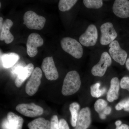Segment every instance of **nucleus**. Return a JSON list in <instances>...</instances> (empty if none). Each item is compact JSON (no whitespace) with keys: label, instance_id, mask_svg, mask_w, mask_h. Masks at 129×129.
Instances as JSON below:
<instances>
[{"label":"nucleus","instance_id":"nucleus-28","mask_svg":"<svg viewBox=\"0 0 129 129\" xmlns=\"http://www.w3.org/2000/svg\"><path fill=\"white\" fill-rule=\"evenodd\" d=\"M59 125L60 129H70L67 121L63 119H61L59 120Z\"/></svg>","mask_w":129,"mask_h":129},{"label":"nucleus","instance_id":"nucleus-10","mask_svg":"<svg viewBox=\"0 0 129 129\" xmlns=\"http://www.w3.org/2000/svg\"><path fill=\"white\" fill-rule=\"evenodd\" d=\"M41 68L48 80H55L58 78L59 74L52 57L45 58L42 63Z\"/></svg>","mask_w":129,"mask_h":129},{"label":"nucleus","instance_id":"nucleus-22","mask_svg":"<svg viewBox=\"0 0 129 129\" xmlns=\"http://www.w3.org/2000/svg\"><path fill=\"white\" fill-rule=\"evenodd\" d=\"M101 84L100 83H96L92 85L90 87L91 94L93 97L99 98L106 92V89L103 88L102 89H100Z\"/></svg>","mask_w":129,"mask_h":129},{"label":"nucleus","instance_id":"nucleus-12","mask_svg":"<svg viewBox=\"0 0 129 129\" xmlns=\"http://www.w3.org/2000/svg\"><path fill=\"white\" fill-rule=\"evenodd\" d=\"M113 11L115 15L120 18L129 17V1L115 0L113 5Z\"/></svg>","mask_w":129,"mask_h":129},{"label":"nucleus","instance_id":"nucleus-16","mask_svg":"<svg viewBox=\"0 0 129 129\" xmlns=\"http://www.w3.org/2000/svg\"><path fill=\"white\" fill-rule=\"evenodd\" d=\"M120 86V83L118 78L114 77L111 79L110 88L107 94V98L108 102H112L118 99Z\"/></svg>","mask_w":129,"mask_h":129},{"label":"nucleus","instance_id":"nucleus-14","mask_svg":"<svg viewBox=\"0 0 129 129\" xmlns=\"http://www.w3.org/2000/svg\"><path fill=\"white\" fill-rule=\"evenodd\" d=\"M13 22L10 19H6L4 22L2 27L0 28V40L5 41L7 44H10L13 41L14 36L10 32V29L13 25Z\"/></svg>","mask_w":129,"mask_h":129},{"label":"nucleus","instance_id":"nucleus-36","mask_svg":"<svg viewBox=\"0 0 129 129\" xmlns=\"http://www.w3.org/2000/svg\"><path fill=\"white\" fill-rule=\"evenodd\" d=\"M0 6H1L0 8L1 7V3H0Z\"/></svg>","mask_w":129,"mask_h":129},{"label":"nucleus","instance_id":"nucleus-34","mask_svg":"<svg viewBox=\"0 0 129 129\" xmlns=\"http://www.w3.org/2000/svg\"><path fill=\"white\" fill-rule=\"evenodd\" d=\"M125 65H126L127 69L129 71V57L126 60V62H125Z\"/></svg>","mask_w":129,"mask_h":129},{"label":"nucleus","instance_id":"nucleus-6","mask_svg":"<svg viewBox=\"0 0 129 129\" xmlns=\"http://www.w3.org/2000/svg\"><path fill=\"white\" fill-rule=\"evenodd\" d=\"M100 28L101 32L100 43L103 45L110 44L117 37V34L113 24L110 22L102 24Z\"/></svg>","mask_w":129,"mask_h":129},{"label":"nucleus","instance_id":"nucleus-24","mask_svg":"<svg viewBox=\"0 0 129 129\" xmlns=\"http://www.w3.org/2000/svg\"><path fill=\"white\" fill-rule=\"evenodd\" d=\"M107 103L105 100L102 99H98L94 104L95 111L99 114L102 113L107 107Z\"/></svg>","mask_w":129,"mask_h":129},{"label":"nucleus","instance_id":"nucleus-1","mask_svg":"<svg viewBox=\"0 0 129 129\" xmlns=\"http://www.w3.org/2000/svg\"><path fill=\"white\" fill-rule=\"evenodd\" d=\"M81 81L79 74L75 70L67 74L63 80L62 94L64 96H69L77 92L80 88Z\"/></svg>","mask_w":129,"mask_h":129},{"label":"nucleus","instance_id":"nucleus-15","mask_svg":"<svg viewBox=\"0 0 129 129\" xmlns=\"http://www.w3.org/2000/svg\"><path fill=\"white\" fill-rule=\"evenodd\" d=\"M34 66L32 63L27 64L21 69L15 81V85L18 88L21 87L23 83L30 76L34 70Z\"/></svg>","mask_w":129,"mask_h":129},{"label":"nucleus","instance_id":"nucleus-8","mask_svg":"<svg viewBox=\"0 0 129 129\" xmlns=\"http://www.w3.org/2000/svg\"><path fill=\"white\" fill-rule=\"evenodd\" d=\"M44 42V40L39 34L33 33L29 35L26 45L28 55L30 57L35 56L38 52L37 47L42 46Z\"/></svg>","mask_w":129,"mask_h":129},{"label":"nucleus","instance_id":"nucleus-26","mask_svg":"<svg viewBox=\"0 0 129 129\" xmlns=\"http://www.w3.org/2000/svg\"><path fill=\"white\" fill-rule=\"evenodd\" d=\"M50 129H60L59 121L57 115H53L51 118Z\"/></svg>","mask_w":129,"mask_h":129},{"label":"nucleus","instance_id":"nucleus-32","mask_svg":"<svg viewBox=\"0 0 129 129\" xmlns=\"http://www.w3.org/2000/svg\"><path fill=\"white\" fill-rule=\"evenodd\" d=\"M99 116L100 118L102 119H104L106 118V115L103 113H101L99 114Z\"/></svg>","mask_w":129,"mask_h":129},{"label":"nucleus","instance_id":"nucleus-29","mask_svg":"<svg viewBox=\"0 0 129 129\" xmlns=\"http://www.w3.org/2000/svg\"><path fill=\"white\" fill-rule=\"evenodd\" d=\"M2 129H11L10 124L7 119H5L2 122Z\"/></svg>","mask_w":129,"mask_h":129},{"label":"nucleus","instance_id":"nucleus-19","mask_svg":"<svg viewBox=\"0 0 129 129\" xmlns=\"http://www.w3.org/2000/svg\"><path fill=\"white\" fill-rule=\"evenodd\" d=\"M1 58L3 65L6 68L12 67L19 60V56L15 53H9L3 54Z\"/></svg>","mask_w":129,"mask_h":129},{"label":"nucleus","instance_id":"nucleus-17","mask_svg":"<svg viewBox=\"0 0 129 129\" xmlns=\"http://www.w3.org/2000/svg\"><path fill=\"white\" fill-rule=\"evenodd\" d=\"M7 119L11 129H22L24 120L21 116H18L12 112L8 113Z\"/></svg>","mask_w":129,"mask_h":129},{"label":"nucleus","instance_id":"nucleus-3","mask_svg":"<svg viewBox=\"0 0 129 129\" xmlns=\"http://www.w3.org/2000/svg\"><path fill=\"white\" fill-rule=\"evenodd\" d=\"M23 24L29 29L40 30L45 26L46 19L32 11H28L23 16Z\"/></svg>","mask_w":129,"mask_h":129},{"label":"nucleus","instance_id":"nucleus-9","mask_svg":"<svg viewBox=\"0 0 129 129\" xmlns=\"http://www.w3.org/2000/svg\"><path fill=\"white\" fill-rule=\"evenodd\" d=\"M112 63L111 56L108 52H103L101 56L99 62L95 65L91 69L92 75L96 76L102 77L104 75L107 68Z\"/></svg>","mask_w":129,"mask_h":129},{"label":"nucleus","instance_id":"nucleus-11","mask_svg":"<svg viewBox=\"0 0 129 129\" xmlns=\"http://www.w3.org/2000/svg\"><path fill=\"white\" fill-rule=\"evenodd\" d=\"M109 53L111 56L116 62L123 65L126 62L127 53L126 51L120 47L117 41L114 40L109 44Z\"/></svg>","mask_w":129,"mask_h":129},{"label":"nucleus","instance_id":"nucleus-20","mask_svg":"<svg viewBox=\"0 0 129 129\" xmlns=\"http://www.w3.org/2000/svg\"><path fill=\"white\" fill-rule=\"evenodd\" d=\"M80 107V105L78 103H73L70 105L69 110L71 114V123L73 127H76Z\"/></svg>","mask_w":129,"mask_h":129},{"label":"nucleus","instance_id":"nucleus-13","mask_svg":"<svg viewBox=\"0 0 129 129\" xmlns=\"http://www.w3.org/2000/svg\"><path fill=\"white\" fill-rule=\"evenodd\" d=\"M91 123L90 110L89 108H84L80 111L74 129H87L89 127Z\"/></svg>","mask_w":129,"mask_h":129},{"label":"nucleus","instance_id":"nucleus-35","mask_svg":"<svg viewBox=\"0 0 129 129\" xmlns=\"http://www.w3.org/2000/svg\"><path fill=\"white\" fill-rule=\"evenodd\" d=\"M3 18L2 17H0V28L2 27L3 24Z\"/></svg>","mask_w":129,"mask_h":129},{"label":"nucleus","instance_id":"nucleus-30","mask_svg":"<svg viewBox=\"0 0 129 129\" xmlns=\"http://www.w3.org/2000/svg\"><path fill=\"white\" fill-rule=\"evenodd\" d=\"M111 111H112V108L111 107H109V106H107L106 108L104 109V111H103V112L105 115H109L110 114L111 112Z\"/></svg>","mask_w":129,"mask_h":129},{"label":"nucleus","instance_id":"nucleus-33","mask_svg":"<svg viewBox=\"0 0 129 129\" xmlns=\"http://www.w3.org/2000/svg\"><path fill=\"white\" fill-rule=\"evenodd\" d=\"M115 124L116 127H119L122 124V121L120 120H118L115 122Z\"/></svg>","mask_w":129,"mask_h":129},{"label":"nucleus","instance_id":"nucleus-21","mask_svg":"<svg viewBox=\"0 0 129 129\" xmlns=\"http://www.w3.org/2000/svg\"><path fill=\"white\" fill-rule=\"evenodd\" d=\"M78 1L77 0H60L58 3V8L63 12L69 11Z\"/></svg>","mask_w":129,"mask_h":129},{"label":"nucleus","instance_id":"nucleus-18","mask_svg":"<svg viewBox=\"0 0 129 129\" xmlns=\"http://www.w3.org/2000/svg\"><path fill=\"white\" fill-rule=\"evenodd\" d=\"M29 129H50V122L44 118H39L28 123Z\"/></svg>","mask_w":129,"mask_h":129},{"label":"nucleus","instance_id":"nucleus-2","mask_svg":"<svg viewBox=\"0 0 129 129\" xmlns=\"http://www.w3.org/2000/svg\"><path fill=\"white\" fill-rule=\"evenodd\" d=\"M61 45L64 51L75 58L79 59L83 56L82 45L75 39L69 37H64L61 40Z\"/></svg>","mask_w":129,"mask_h":129},{"label":"nucleus","instance_id":"nucleus-31","mask_svg":"<svg viewBox=\"0 0 129 129\" xmlns=\"http://www.w3.org/2000/svg\"><path fill=\"white\" fill-rule=\"evenodd\" d=\"M115 129H129V126L128 125L123 124L119 127H116Z\"/></svg>","mask_w":129,"mask_h":129},{"label":"nucleus","instance_id":"nucleus-23","mask_svg":"<svg viewBox=\"0 0 129 129\" xmlns=\"http://www.w3.org/2000/svg\"><path fill=\"white\" fill-rule=\"evenodd\" d=\"M83 2L86 7L89 9H99L103 5L102 0H84Z\"/></svg>","mask_w":129,"mask_h":129},{"label":"nucleus","instance_id":"nucleus-7","mask_svg":"<svg viewBox=\"0 0 129 129\" xmlns=\"http://www.w3.org/2000/svg\"><path fill=\"white\" fill-rule=\"evenodd\" d=\"M98 33L95 25L90 24L85 32L80 36L79 41L81 45L85 47L93 46L96 44Z\"/></svg>","mask_w":129,"mask_h":129},{"label":"nucleus","instance_id":"nucleus-4","mask_svg":"<svg viewBox=\"0 0 129 129\" xmlns=\"http://www.w3.org/2000/svg\"><path fill=\"white\" fill-rule=\"evenodd\" d=\"M42 76V73L41 69L39 67H36L33 71L25 85V92L28 95L32 96L37 92L41 83Z\"/></svg>","mask_w":129,"mask_h":129},{"label":"nucleus","instance_id":"nucleus-25","mask_svg":"<svg viewBox=\"0 0 129 129\" xmlns=\"http://www.w3.org/2000/svg\"><path fill=\"white\" fill-rule=\"evenodd\" d=\"M115 109L117 111H120L122 109L125 111L129 112V98L122 100L116 105Z\"/></svg>","mask_w":129,"mask_h":129},{"label":"nucleus","instance_id":"nucleus-5","mask_svg":"<svg viewBox=\"0 0 129 129\" xmlns=\"http://www.w3.org/2000/svg\"><path fill=\"white\" fill-rule=\"evenodd\" d=\"M16 111L26 117H35L40 116L44 113V109L34 103H22L16 106Z\"/></svg>","mask_w":129,"mask_h":129},{"label":"nucleus","instance_id":"nucleus-27","mask_svg":"<svg viewBox=\"0 0 129 129\" xmlns=\"http://www.w3.org/2000/svg\"><path fill=\"white\" fill-rule=\"evenodd\" d=\"M120 87L122 89L128 90L129 91V77L125 76L121 79L120 82Z\"/></svg>","mask_w":129,"mask_h":129}]
</instances>
